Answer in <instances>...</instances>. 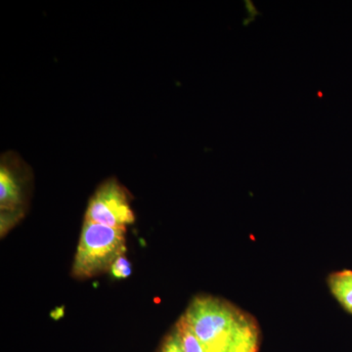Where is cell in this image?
Wrapping results in <instances>:
<instances>
[{
	"mask_svg": "<svg viewBox=\"0 0 352 352\" xmlns=\"http://www.w3.org/2000/svg\"><path fill=\"white\" fill-rule=\"evenodd\" d=\"M207 352H256L258 328L254 317L232 303L197 296L182 316Z\"/></svg>",
	"mask_w": 352,
	"mask_h": 352,
	"instance_id": "obj_1",
	"label": "cell"
},
{
	"mask_svg": "<svg viewBox=\"0 0 352 352\" xmlns=\"http://www.w3.org/2000/svg\"><path fill=\"white\" fill-rule=\"evenodd\" d=\"M126 252V229L113 228L85 220L72 273L88 279L110 271L116 259Z\"/></svg>",
	"mask_w": 352,
	"mask_h": 352,
	"instance_id": "obj_2",
	"label": "cell"
},
{
	"mask_svg": "<svg viewBox=\"0 0 352 352\" xmlns=\"http://www.w3.org/2000/svg\"><path fill=\"white\" fill-rule=\"evenodd\" d=\"M32 170L15 152L0 160V231L6 235L25 217L29 203Z\"/></svg>",
	"mask_w": 352,
	"mask_h": 352,
	"instance_id": "obj_3",
	"label": "cell"
},
{
	"mask_svg": "<svg viewBox=\"0 0 352 352\" xmlns=\"http://www.w3.org/2000/svg\"><path fill=\"white\" fill-rule=\"evenodd\" d=\"M85 220L126 230L135 221L129 192L116 178L105 180L90 198Z\"/></svg>",
	"mask_w": 352,
	"mask_h": 352,
	"instance_id": "obj_4",
	"label": "cell"
},
{
	"mask_svg": "<svg viewBox=\"0 0 352 352\" xmlns=\"http://www.w3.org/2000/svg\"><path fill=\"white\" fill-rule=\"evenodd\" d=\"M327 282L336 300L352 314V270L333 272L328 277Z\"/></svg>",
	"mask_w": 352,
	"mask_h": 352,
	"instance_id": "obj_5",
	"label": "cell"
},
{
	"mask_svg": "<svg viewBox=\"0 0 352 352\" xmlns=\"http://www.w3.org/2000/svg\"><path fill=\"white\" fill-rule=\"evenodd\" d=\"M175 331L177 333L183 352H207L198 338L182 320V317L176 323Z\"/></svg>",
	"mask_w": 352,
	"mask_h": 352,
	"instance_id": "obj_6",
	"label": "cell"
},
{
	"mask_svg": "<svg viewBox=\"0 0 352 352\" xmlns=\"http://www.w3.org/2000/svg\"><path fill=\"white\" fill-rule=\"evenodd\" d=\"M111 275L116 279H126L131 276L132 266L131 261L126 258L124 254L116 259L110 270Z\"/></svg>",
	"mask_w": 352,
	"mask_h": 352,
	"instance_id": "obj_7",
	"label": "cell"
},
{
	"mask_svg": "<svg viewBox=\"0 0 352 352\" xmlns=\"http://www.w3.org/2000/svg\"><path fill=\"white\" fill-rule=\"evenodd\" d=\"M160 352H183L175 329L164 340Z\"/></svg>",
	"mask_w": 352,
	"mask_h": 352,
	"instance_id": "obj_8",
	"label": "cell"
}]
</instances>
